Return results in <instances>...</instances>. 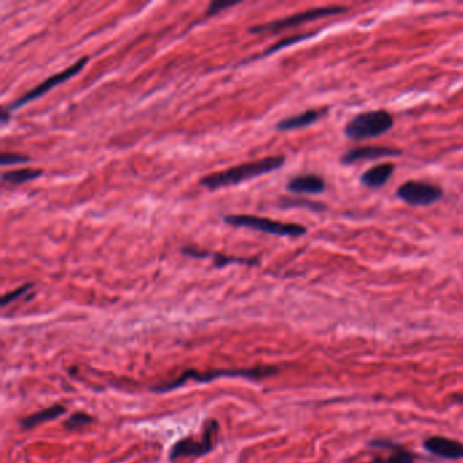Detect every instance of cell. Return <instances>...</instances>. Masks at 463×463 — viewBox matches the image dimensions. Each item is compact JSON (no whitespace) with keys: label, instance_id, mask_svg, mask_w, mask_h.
Returning a JSON list of instances; mask_svg holds the SVG:
<instances>
[{"label":"cell","instance_id":"cell-1","mask_svg":"<svg viewBox=\"0 0 463 463\" xmlns=\"http://www.w3.org/2000/svg\"><path fill=\"white\" fill-rule=\"evenodd\" d=\"M284 160H286V158L282 155L268 156V158L256 160V162H249L241 166H235L233 169L205 177L201 179V185L208 189H221L226 186H233L246 179H251V178L275 172L284 165Z\"/></svg>","mask_w":463,"mask_h":463},{"label":"cell","instance_id":"cell-2","mask_svg":"<svg viewBox=\"0 0 463 463\" xmlns=\"http://www.w3.org/2000/svg\"><path fill=\"white\" fill-rule=\"evenodd\" d=\"M279 373L277 367L273 366H264L256 368H243V370H211V371H198V370H188L177 378L176 380L162 383L151 387L155 393H167L172 390L179 389L185 386L188 382L196 383H208L214 379L219 378H246V379H264L269 376L276 375Z\"/></svg>","mask_w":463,"mask_h":463},{"label":"cell","instance_id":"cell-3","mask_svg":"<svg viewBox=\"0 0 463 463\" xmlns=\"http://www.w3.org/2000/svg\"><path fill=\"white\" fill-rule=\"evenodd\" d=\"M394 127V118L387 111H366L357 114L345 125L344 133L351 140H364L382 136Z\"/></svg>","mask_w":463,"mask_h":463},{"label":"cell","instance_id":"cell-4","mask_svg":"<svg viewBox=\"0 0 463 463\" xmlns=\"http://www.w3.org/2000/svg\"><path fill=\"white\" fill-rule=\"evenodd\" d=\"M219 432V422L216 420L209 419L204 422L202 432L200 438H184L174 443L170 448L169 459L170 462H177L181 458H191V457H202L214 450L216 445V438Z\"/></svg>","mask_w":463,"mask_h":463},{"label":"cell","instance_id":"cell-5","mask_svg":"<svg viewBox=\"0 0 463 463\" xmlns=\"http://www.w3.org/2000/svg\"><path fill=\"white\" fill-rule=\"evenodd\" d=\"M224 221L235 226V227H246L256 231H261L266 234L280 235V237H291L298 238L307 233L306 227L293 223H283V221H270L266 218H258L253 215H228L224 216Z\"/></svg>","mask_w":463,"mask_h":463},{"label":"cell","instance_id":"cell-6","mask_svg":"<svg viewBox=\"0 0 463 463\" xmlns=\"http://www.w3.org/2000/svg\"><path fill=\"white\" fill-rule=\"evenodd\" d=\"M397 198L413 207H428L443 198V191L434 184L408 181L398 188Z\"/></svg>","mask_w":463,"mask_h":463},{"label":"cell","instance_id":"cell-7","mask_svg":"<svg viewBox=\"0 0 463 463\" xmlns=\"http://www.w3.org/2000/svg\"><path fill=\"white\" fill-rule=\"evenodd\" d=\"M347 8L341 7V6H331V7H319V8H312V10H307L295 15H291L284 20H279L275 22L266 23V25H260V26H254L250 29L251 33H265V32H272V30H280V29H287V27H293L302 23L310 22L314 20H319V18H325V17H331V15H336V14H341L344 13Z\"/></svg>","mask_w":463,"mask_h":463},{"label":"cell","instance_id":"cell-8","mask_svg":"<svg viewBox=\"0 0 463 463\" xmlns=\"http://www.w3.org/2000/svg\"><path fill=\"white\" fill-rule=\"evenodd\" d=\"M88 63V57H82L81 60H78L75 64H72L69 68H67V69L59 72V74H55V75L49 76L48 79H45L43 83H40L39 86H36L32 91H29L27 94L20 97L15 102H13L10 105V109H18V108H21L23 105H26L27 102H30L33 99H37L39 97H41L43 94L48 92L50 88H56L57 85L66 82L68 79H71L72 76H75L76 74H79L82 71V68L86 66Z\"/></svg>","mask_w":463,"mask_h":463},{"label":"cell","instance_id":"cell-9","mask_svg":"<svg viewBox=\"0 0 463 463\" xmlns=\"http://www.w3.org/2000/svg\"><path fill=\"white\" fill-rule=\"evenodd\" d=\"M422 445L425 451L443 459H450V461L463 459V443L455 439H450L444 436H432L425 439Z\"/></svg>","mask_w":463,"mask_h":463},{"label":"cell","instance_id":"cell-10","mask_svg":"<svg viewBox=\"0 0 463 463\" xmlns=\"http://www.w3.org/2000/svg\"><path fill=\"white\" fill-rule=\"evenodd\" d=\"M287 189L295 195H319L325 192V181L315 174L298 176L288 182Z\"/></svg>","mask_w":463,"mask_h":463},{"label":"cell","instance_id":"cell-11","mask_svg":"<svg viewBox=\"0 0 463 463\" xmlns=\"http://www.w3.org/2000/svg\"><path fill=\"white\" fill-rule=\"evenodd\" d=\"M401 155L399 150L389 148V147H379V146H368L351 150L347 154L341 156V163L352 165L357 160H367V159H379L383 156H398Z\"/></svg>","mask_w":463,"mask_h":463},{"label":"cell","instance_id":"cell-12","mask_svg":"<svg viewBox=\"0 0 463 463\" xmlns=\"http://www.w3.org/2000/svg\"><path fill=\"white\" fill-rule=\"evenodd\" d=\"M328 113V109H310V111H303L300 114L292 116L282 120L276 128L279 131H295L300 128H306L311 124L317 123L319 118H322Z\"/></svg>","mask_w":463,"mask_h":463},{"label":"cell","instance_id":"cell-13","mask_svg":"<svg viewBox=\"0 0 463 463\" xmlns=\"http://www.w3.org/2000/svg\"><path fill=\"white\" fill-rule=\"evenodd\" d=\"M396 170V166L393 163H380L363 173L360 178V182L367 188H382L389 179L393 176Z\"/></svg>","mask_w":463,"mask_h":463},{"label":"cell","instance_id":"cell-14","mask_svg":"<svg viewBox=\"0 0 463 463\" xmlns=\"http://www.w3.org/2000/svg\"><path fill=\"white\" fill-rule=\"evenodd\" d=\"M66 413V408L63 405H53L50 408H46L44 410H40L34 415H30L21 421V427L23 429H30V428H34L40 424H44V422H48V421H52V420L57 419L60 417L62 415Z\"/></svg>","mask_w":463,"mask_h":463},{"label":"cell","instance_id":"cell-15","mask_svg":"<svg viewBox=\"0 0 463 463\" xmlns=\"http://www.w3.org/2000/svg\"><path fill=\"white\" fill-rule=\"evenodd\" d=\"M43 174L41 170L37 169H21V170H13V172H6L3 174V181L10 182V184H23L32 179H36Z\"/></svg>","mask_w":463,"mask_h":463},{"label":"cell","instance_id":"cell-16","mask_svg":"<svg viewBox=\"0 0 463 463\" xmlns=\"http://www.w3.org/2000/svg\"><path fill=\"white\" fill-rule=\"evenodd\" d=\"M415 459L416 455L413 452L402 448L401 445H397L396 448L392 450V454L389 457L375 458L370 463H415Z\"/></svg>","mask_w":463,"mask_h":463},{"label":"cell","instance_id":"cell-17","mask_svg":"<svg viewBox=\"0 0 463 463\" xmlns=\"http://www.w3.org/2000/svg\"><path fill=\"white\" fill-rule=\"evenodd\" d=\"M91 422H94V419L90 415H86L83 412H76L69 416V419L64 422V427L68 431H72V429H79Z\"/></svg>","mask_w":463,"mask_h":463},{"label":"cell","instance_id":"cell-18","mask_svg":"<svg viewBox=\"0 0 463 463\" xmlns=\"http://www.w3.org/2000/svg\"><path fill=\"white\" fill-rule=\"evenodd\" d=\"M33 287V284H25V286H22V287L18 288V289H15V291H13V292H8V293H6L4 296H3V299H1V306L3 307H6L10 302H14V300H17L20 296H22V295H25L30 288Z\"/></svg>","mask_w":463,"mask_h":463},{"label":"cell","instance_id":"cell-19","mask_svg":"<svg viewBox=\"0 0 463 463\" xmlns=\"http://www.w3.org/2000/svg\"><path fill=\"white\" fill-rule=\"evenodd\" d=\"M311 36H312V34H303V36L289 37L287 40H283V41H280V43L273 45L272 48H269V49L265 52V55H269V53H272V52H276V50H279V49H282V48H286L288 45L295 44V43H299V41H303V40H306V39H310Z\"/></svg>","mask_w":463,"mask_h":463},{"label":"cell","instance_id":"cell-20","mask_svg":"<svg viewBox=\"0 0 463 463\" xmlns=\"http://www.w3.org/2000/svg\"><path fill=\"white\" fill-rule=\"evenodd\" d=\"M238 1H221V0H218V1H212L207 10V17H212L215 14H219L221 11H223L224 8H230L233 6H237Z\"/></svg>","mask_w":463,"mask_h":463},{"label":"cell","instance_id":"cell-21","mask_svg":"<svg viewBox=\"0 0 463 463\" xmlns=\"http://www.w3.org/2000/svg\"><path fill=\"white\" fill-rule=\"evenodd\" d=\"M29 158L23 156V155L15 154V153H3L1 154V165L7 166V165H17V163H25L27 162Z\"/></svg>","mask_w":463,"mask_h":463},{"label":"cell","instance_id":"cell-22","mask_svg":"<svg viewBox=\"0 0 463 463\" xmlns=\"http://www.w3.org/2000/svg\"><path fill=\"white\" fill-rule=\"evenodd\" d=\"M215 257V265L216 266H224V265L231 264V263H237V264H256L251 260H243V258H231V257H223L221 254L214 256Z\"/></svg>","mask_w":463,"mask_h":463},{"label":"cell","instance_id":"cell-23","mask_svg":"<svg viewBox=\"0 0 463 463\" xmlns=\"http://www.w3.org/2000/svg\"><path fill=\"white\" fill-rule=\"evenodd\" d=\"M283 204L286 207H291V205H307V208H311V209H315V211H321L324 209V205L322 204H318V202H311V201H293V200H283Z\"/></svg>","mask_w":463,"mask_h":463},{"label":"cell","instance_id":"cell-24","mask_svg":"<svg viewBox=\"0 0 463 463\" xmlns=\"http://www.w3.org/2000/svg\"><path fill=\"white\" fill-rule=\"evenodd\" d=\"M455 402H459V403H463V394H461V396H454V398H452Z\"/></svg>","mask_w":463,"mask_h":463}]
</instances>
